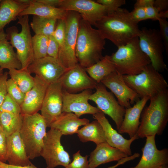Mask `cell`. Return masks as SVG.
I'll return each instance as SVG.
<instances>
[{"mask_svg":"<svg viewBox=\"0 0 168 168\" xmlns=\"http://www.w3.org/2000/svg\"><path fill=\"white\" fill-rule=\"evenodd\" d=\"M138 24L132 19L128 10L120 7L102 17L94 26L104 38L118 47L138 37L141 29Z\"/></svg>","mask_w":168,"mask_h":168,"instance_id":"obj_1","label":"cell"},{"mask_svg":"<svg viewBox=\"0 0 168 168\" xmlns=\"http://www.w3.org/2000/svg\"><path fill=\"white\" fill-rule=\"evenodd\" d=\"M149 100V104L144 107L141 113L140 124L136 134L138 138L162 135L168 122V89Z\"/></svg>","mask_w":168,"mask_h":168,"instance_id":"obj_2","label":"cell"},{"mask_svg":"<svg viewBox=\"0 0 168 168\" xmlns=\"http://www.w3.org/2000/svg\"><path fill=\"white\" fill-rule=\"evenodd\" d=\"M105 39L97 29L82 18L80 21L75 47L78 63L84 68L94 65L103 57Z\"/></svg>","mask_w":168,"mask_h":168,"instance_id":"obj_3","label":"cell"},{"mask_svg":"<svg viewBox=\"0 0 168 168\" xmlns=\"http://www.w3.org/2000/svg\"><path fill=\"white\" fill-rule=\"evenodd\" d=\"M118 48L109 56L115 71L122 75L138 74L151 64L149 58L140 48L138 37Z\"/></svg>","mask_w":168,"mask_h":168,"instance_id":"obj_4","label":"cell"},{"mask_svg":"<svg viewBox=\"0 0 168 168\" xmlns=\"http://www.w3.org/2000/svg\"><path fill=\"white\" fill-rule=\"evenodd\" d=\"M22 123L19 130L30 159L40 156L47 127L45 120L38 112L22 114Z\"/></svg>","mask_w":168,"mask_h":168,"instance_id":"obj_5","label":"cell"},{"mask_svg":"<svg viewBox=\"0 0 168 168\" xmlns=\"http://www.w3.org/2000/svg\"><path fill=\"white\" fill-rule=\"evenodd\" d=\"M127 85L139 96L152 98L168 89V83L163 75L151 64L140 73L134 75H123Z\"/></svg>","mask_w":168,"mask_h":168,"instance_id":"obj_6","label":"cell"},{"mask_svg":"<svg viewBox=\"0 0 168 168\" xmlns=\"http://www.w3.org/2000/svg\"><path fill=\"white\" fill-rule=\"evenodd\" d=\"M17 23L21 26V30L18 32L17 27H10L6 30L7 39L16 50L18 58L21 67V69H27L34 60L32 37L29 22L28 15L18 16Z\"/></svg>","mask_w":168,"mask_h":168,"instance_id":"obj_7","label":"cell"},{"mask_svg":"<svg viewBox=\"0 0 168 168\" xmlns=\"http://www.w3.org/2000/svg\"><path fill=\"white\" fill-rule=\"evenodd\" d=\"M82 17L77 12L68 11L65 18V35L63 42L60 47L58 59L67 69L78 63L75 54V47L79 26Z\"/></svg>","mask_w":168,"mask_h":168,"instance_id":"obj_8","label":"cell"},{"mask_svg":"<svg viewBox=\"0 0 168 168\" xmlns=\"http://www.w3.org/2000/svg\"><path fill=\"white\" fill-rule=\"evenodd\" d=\"M138 37L141 49L149 58L154 69L160 72L166 70L163 55L165 49L159 30L144 27Z\"/></svg>","mask_w":168,"mask_h":168,"instance_id":"obj_9","label":"cell"},{"mask_svg":"<svg viewBox=\"0 0 168 168\" xmlns=\"http://www.w3.org/2000/svg\"><path fill=\"white\" fill-rule=\"evenodd\" d=\"M61 132L50 128L46 133L40 153L46 164V168H54L58 166H66L71 161L69 154L61 143Z\"/></svg>","mask_w":168,"mask_h":168,"instance_id":"obj_10","label":"cell"},{"mask_svg":"<svg viewBox=\"0 0 168 168\" xmlns=\"http://www.w3.org/2000/svg\"><path fill=\"white\" fill-rule=\"evenodd\" d=\"M95 89L96 91L90 96L89 100L94 102L101 112L111 117L118 130L123 121L125 108L119 104L114 94L101 83H98Z\"/></svg>","mask_w":168,"mask_h":168,"instance_id":"obj_11","label":"cell"},{"mask_svg":"<svg viewBox=\"0 0 168 168\" xmlns=\"http://www.w3.org/2000/svg\"><path fill=\"white\" fill-rule=\"evenodd\" d=\"M58 8L77 12L83 19L93 26L108 14L104 6L91 0H61Z\"/></svg>","mask_w":168,"mask_h":168,"instance_id":"obj_12","label":"cell"},{"mask_svg":"<svg viewBox=\"0 0 168 168\" xmlns=\"http://www.w3.org/2000/svg\"><path fill=\"white\" fill-rule=\"evenodd\" d=\"M27 69L48 85L58 81L68 70L58 58L48 56L35 59Z\"/></svg>","mask_w":168,"mask_h":168,"instance_id":"obj_13","label":"cell"},{"mask_svg":"<svg viewBox=\"0 0 168 168\" xmlns=\"http://www.w3.org/2000/svg\"><path fill=\"white\" fill-rule=\"evenodd\" d=\"M63 92L60 79L48 86L40 110L47 127L62 112Z\"/></svg>","mask_w":168,"mask_h":168,"instance_id":"obj_14","label":"cell"},{"mask_svg":"<svg viewBox=\"0 0 168 168\" xmlns=\"http://www.w3.org/2000/svg\"><path fill=\"white\" fill-rule=\"evenodd\" d=\"M100 82L115 95L119 104L125 109L131 107L140 99L139 96L124 82L123 75L116 71L103 78Z\"/></svg>","mask_w":168,"mask_h":168,"instance_id":"obj_15","label":"cell"},{"mask_svg":"<svg viewBox=\"0 0 168 168\" xmlns=\"http://www.w3.org/2000/svg\"><path fill=\"white\" fill-rule=\"evenodd\" d=\"M59 79L63 90L70 93L93 89L98 83L88 75L85 68L78 63L68 69Z\"/></svg>","mask_w":168,"mask_h":168,"instance_id":"obj_16","label":"cell"},{"mask_svg":"<svg viewBox=\"0 0 168 168\" xmlns=\"http://www.w3.org/2000/svg\"><path fill=\"white\" fill-rule=\"evenodd\" d=\"M92 93L91 89L86 90L78 94L70 93L63 90L62 112L73 113L79 117L83 114L93 115L101 111L89 103V98Z\"/></svg>","mask_w":168,"mask_h":168,"instance_id":"obj_17","label":"cell"},{"mask_svg":"<svg viewBox=\"0 0 168 168\" xmlns=\"http://www.w3.org/2000/svg\"><path fill=\"white\" fill-rule=\"evenodd\" d=\"M156 135L147 137L144 146L142 148V157L135 166L129 168H159L168 165V149L160 150L155 142Z\"/></svg>","mask_w":168,"mask_h":168,"instance_id":"obj_18","label":"cell"},{"mask_svg":"<svg viewBox=\"0 0 168 168\" xmlns=\"http://www.w3.org/2000/svg\"><path fill=\"white\" fill-rule=\"evenodd\" d=\"M93 117L97 120L102 126L106 142L109 145L118 148L128 156L132 155L131 145L133 141L139 138L136 134L129 139L125 138L113 128L105 114L101 111L93 115Z\"/></svg>","mask_w":168,"mask_h":168,"instance_id":"obj_19","label":"cell"},{"mask_svg":"<svg viewBox=\"0 0 168 168\" xmlns=\"http://www.w3.org/2000/svg\"><path fill=\"white\" fill-rule=\"evenodd\" d=\"M32 88L25 94L21 114H32L40 110L49 85L35 75Z\"/></svg>","mask_w":168,"mask_h":168,"instance_id":"obj_20","label":"cell"},{"mask_svg":"<svg viewBox=\"0 0 168 168\" xmlns=\"http://www.w3.org/2000/svg\"><path fill=\"white\" fill-rule=\"evenodd\" d=\"M19 131L7 137L6 161L9 164L22 166L32 164L28 158Z\"/></svg>","mask_w":168,"mask_h":168,"instance_id":"obj_21","label":"cell"},{"mask_svg":"<svg viewBox=\"0 0 168 168\" xmlns=\"http://www.w3.org/2000/svg\"><path fill=\"white\" fill-rule=\"evenodd\" d=\"M150 99L148 97H143L136 102L133 107L125 109L123 121L118 130L119 133H127L130 138L136 134L140 124L141 113Z\"/></svg>","mask_w":168,"mask_h":168,"instance_id":"obj_22","label":"cell"},{"mask_svg":"<svg viewBox=\"0 0 168 168\" xmlns=\"http://www.w3.org/2000/svg\"><path fill=\"white\" fill-rule=\"evenodd\" d=\"M128 156L106 142L96 145L90 154L88 160L90 168H96L99 166L114 161H118Z\"/></svg>","mask_w":168,"mask_h":168,"instance_id":"obj_23","label":"cell"},{"mask_svg":"<svg viewBox=\"0 0 168 168\" xmlns=\"http://www.w3.org/2000/svg\"><path fill=\"white\" fill-rule=\"evenodd\" d=\"M86 118L80 119L73 113L62 112L51 124L49 128L60 131L62 135L76 133L79 127L89 123Z\"/></svg>","mask_w":168,"mask_h":168,"instance_id":"obj_24","label":"cell"},{"mask_svg":"<svg viewBox=\"0 0 168 168\" xmlns=\"http://www.w3.org/2000/svg\"><path fill=\"white\" fill-rule=\"evenodd\" d=\"M68 11L50 6L33 0L29 6L19 16L32 15L46 18L56 20L64 19Z\"/></svg>","mask_w":168,"mask_h":168,"instance_id":"obj_25","label":"cell"},{"mask_svg":"<svg viewBox=\"0 0 168 168\" xmlns=\"http://www.w3.org/2000/svg\"><path fill=\"white\" fill-rule=\"evenodd\" d=\"M29 5L20 3L15 0H2L0 7V32L5 26L16 20L19 14Z\"/></svg>","mask_w":168,"mask_h":168,"instance_id":"obj_26","label":"cell"},{"mask_svg":"<svg viewBox=\"0 0 168 168\" xmlns=\"http://www.w3.org/2000/svg\"><path fill=\"white\" fill-rule=\"evenodd\" d=\"M76 133L80 140L83 142L91 141L96 145L106 142L103 128L96 120L84 125Z\"/></svg>","mask_w":168,"mask_h":168,"instance_id":"obj_27","label":"cell"},{"mask_svg":"<svg viewBox=\"0 0 168 168\" xmlns=\"http://www.w3.org/2000/svg\"><path fill=\"white\" fill-rule=\"evenodd\" d=\"M21 66L13 47L7 39L0 42V68L20 69Z\"/></svg>","mask_w":168,"mask_h":168,"instance_id":"obj_28","label":"cell"},{"mask_svg":"<svg viewBox=\"0 0 168 168\" xmlns=\"http://www.w3.org/2000/svg\"><path fill=\"white\" fill-rule=\"evenodd\" d=\"M89 76L97 83L105 77L115 71V66L110 56L106 55L91 66L85 68Z\"/></svg>","mask_w":168,"mask_h":168,"instance_id":"obj_29","label":"cell"},{"mask_svg":"<svg viewBox=\"0 0 168 168\" xmlns=\"http://www.w3.org/2000/svg\"><path fill=\"white\" fill-rule=\"evenodd\" d=\"M11 78L16 84L21 91L26 94L33 87L35 78L28 72L27 69H12L8 72Z\"/></svg>","mask_w":168,"mask_h":168,"instance_id":"obj_30","label":"cell"},{"mask_svg":"<svg viewBox=\"0 0 168 168\" xmlns=\"http://www.w3.org/2000/svg\"><path fill=\"white\" fill-rule=\"evenodd\" d=\"M1 127L6 137L19 131L22 123L21 114L0 112Z\"/></svg>","mask_w":168,"mask_h":168,"instance_id":"obj_31","label":"cell"},{"mask_svg":"<svg viewBox=\"0 0 168 168\" xmlns=\"http://www.w3.org/2000/svg\"><path fill=\"white\" fill-rule=\"evenodd\" d=\"M57 20L34 15L30 26L35 34L52 36Z\"/></svg>","mask_w":168,"mask_h":168,"instance_id":"obj_32","label":"cell"},{"mask_svg":"<svg viewBox=\"0 0 168 168\" xmlns=\"http://www.w3.org/2000/svg\"><path fill=\"white\" fill-rule=\"evenodd\" d=\"M49 37L42 35L35 34L32 37V45L35 59L47 56Z\"/></svg>","mask_w":168,"mask_h":168,"instance_id":"obj_33","label":"cell"},{"mask_svg":"<svg viewBox=\"0 0 168 168\" xmlns=\"http://www.w3.org/2000/svg\"><path fill=\"white\" fill-rule=\"evenodd\" d=\"M7 94L21 106L24 100L25 94L11 78L7 81Z\"/></svg>","mask_w":168,"mask_h":168,"instance_id":"obj_34","label":"cell"},{"mask_svg":"<svg viewBox=\"0 0 168 168\" xmlns=\"http://www.w3.org/2000/svg\"><path fill=\"white\" fill-rule=\"evenodd\" d=\"M0 112H7L15 114H21V106L8 94L0 106Z\"/></svg>","mask_w":168,"mask_h":168,"instance_id":"obj_35","label":"cell"},{"mask_svg":"<svg viewBox=\"0 0 168 168\" xmlns=\"http://www.w3.org/2000/svg\"><path fill=\"white\" fill-rule=\"evenodd\" d=\"M73 161L64 168H90L89 166L88 156H82L80 151L73 155Z\"/></svg>","mask_w":168,"mask_h":168,"instance_id":"obj_36","label":"cell"},{"mask_svg":"<svg viewBox=\"0 0 168 168\" xmlns=\"http://www.w3.org/2000/svg\"><path fill=\"white\" fill-rule=\"evenodd\" d=\"M96 1L105 7L108 14L114 12L126 3L125 0H97Z\"/></svg>","mask_w":168,"mask_h":168,"instance_id":"obj_37","label":"cell"},{"mask_svg":"<svg viewBox=\"0 0 168 168\" xmlns=\"http://www.w3.org/2000/svg\"><path fill=\"white\" fill-rule=\"evenodd\" d=\"M57 21L52 36L58 42L60 47L63 42L65 37L66 23L65 19L58 20Z\"/></svg>","mask_w":168,"mask_h":168,"instance_id":"obj_38","label":"cell"},{"mask_svg":"<svg viewBox=\"0 0 168 168\" xmlns=\"http://www.w3.org/2000/svg\"><path fill=\"white\" fill-rule=\"evenodd\" d=\"M160 27L159 33L164 45L165 50L168 54V22L166 18L158 20Z\"/></svg>","mask_w":168,"mask_h":168,"instance_id":"obj_39","label":"cell"},{"mask_svg":"<svg viewBox=\"0 0 168 168\" xmlns=\"http://www.w3.org/2000/svg\"><path fill=\"white\" fill-rule=\"evenodd\" d=\"M60 46L53 36L49 37L47 49V56L58 58Z\"/></svg>","mask_w":168,"mask_h":168,"instance_id":"obj_40","label":"cell"},{"mask_svg":"<svg viewBox=\"0 0 168 168\" xmlns=\"http://www.w3.org/2000/svg\"><path fill=\"white\" fill-rule=\"evenodd\" d=\"M7 152V137L0 127V161L5 163Z\"/></svg>","mask_w":168,"mask_h":168,"instance_id":"obj_41","label":"cell"},{"mask_svg":"<svg viewBox=\"0 0 168 168\" xmlns=\"http://www.w3.org/2000/svg\"><path fill=\"white\" fill-rule=\"evenodd\" d=\"M8 73L5 72L0 76V106L7 94V82Z\"/></svg>","mask_w":168,"mask_h":168,"instance_id":"obj_42","label":"cell"},{"mask_svg":"<svg viewBox=\"0 0 168 168\" xmlns=\"http://www.w3.org/2000/svg\"><path fill=\"white\" fill-rule=\"evenodd\" d=\"M130 12L132 19L138 23L140 21L147 20L145 8H144L135 7Z\"/></svg>","mask_w":168,"mask_h":168,"instance_id":"obj_43","label":"cell"},{"mask_svg":"<svg viewBox=\"0 0 168 168\" xmlns=\"http://www.w3.org/2000/svg\"><path fill=\"white\" fill-rule=\"evenodd\" d=\"M145 8L147 20L151 19L156 21L161 18L160 12L153 5L147 7Z\"/></svg>","mask_w":168,"mask_h":168,"instance_id":"obj_44","label":"cell"},{"mask_svg":"<svg viewBox=\"0 0 168 168\" xmlns=\"http://www.w3.org/2000/svg\"><path fill=\"white\" fill-rule=\"evenodd\" d=\"M153 6L159 12L167 10L168 8V0H154Z\"/></svg>","mask_w":168,"mask_h":168,"instance_id":"obj_45","label":"cell"},{"mask_svg":"<svg viewBox=\"0 0 168 168\" xmlns=\"http://www.w3.org/2000/svg\"><path fill=\"white\" fill-rule=\"evenodd\" d=\"M154 0H137L134 4V8L143 7L145 8L147 7L153 6Z\"/></svg>","mask_w":168,"mask_h":168,"instance_id":"obj_46","label":"cell"},{"mask_svg":"<svg viewBox=\"0 0 168 168\" xmlns=\"http://www.w3.org/2000/svg\"><path fill=\"white\" fill-rule=\"evenodd\" d=\"M0 167L3 168H39L32 164L30 165L25 166L13 165L7 164L0 161Z\"/></svg>","mask_w":168,"mask_h":168,"instance_id":"obj_47","label":"cell"},{"mask_svg":"<svg viewBox=\"0 0 168 168\" xmlns=\"http://www.w3.org/2000/svg\"><path fill=\"white\" fill-rule=\"evenodd\" d=\"M36 1L50 6L58 8L61 0H36Z\"/></svg>","mask_w":168,"mask_h":168,"instance_id":"obj_48","label":"cell"},{"mask_svg":"<svg viewBox=\"0 0 168 168\" xmlns=\"http://www.w3.org/2000/svg\"><path fill=\"white\" fill-rule=\"evenodd\" d=\"M134 159V157L131 155L126 157L123 158L117 161V163L115 165L109 166L107 168H116L118 166L123 165L125 163L129 161L133 160Z\"/></svg>","mask_w":168,"mask_h":168,"instance_id":"obj_49","label":"cell"},{"mask_svg":"<svg viewBox=\"0 0 168 168\" xmlns=\"http://www.w3.org/2000/svg\"><path fill=\"white\" fill-rule=\"evenodd\" d=\"M15 1L20 3L29 5L33 0H15Z\"/></svg>","mask_w":168,"mask_h":168,"instance_id":"obj_50","label":"cell"},{"mask_svg":"<svg viewBox=\"0 0 168 168\" xmlns=\"http://www.w3.org/2000/svg\"><path fill=\"white\" fill-rule=\"evenodd\" d=\"M7 35L4 30L0 32V42L7 38Z\"/></svg>","mask_w":168,"mask_h":168,"instance_id":"obj_51","label":"cell"},{"mask_svg":"<svg viewBox=\"0 0 168 168\" xmlns=\"http://www.w3.org/2000/svg\"><path fill=\"white\" fill-rule=\"evenodd\" d=\"M3 73V69L0 68V76Z\"/></svg>","mask_w":168,"mask_h":168,"instance_id":"obj_52","label":"cell"},{"mask_svg":"<svg viewBox=\"0 0 168 168\" xmlns=\"http://www.w3.org/2000/svg\"><path fill=\"white\" fill-rule=\"evenodd\" d=\"M159 168H168V165H166L162 166L160 167Z\"/></svg>","mask_w":168,"mask_h":168,"instance_id":"obj_53","label":"cell"},{"mask_svg":"<svg viewBox=\"0 0 168 168\" xmlns=\"http://www.w3.org/2000/svg\"><path fill=\"white\" fill-rule=\"evenodd\" d=\"M1 2H2V0H0V6H1Z\"/></svg>","mask_w":168,"mask_h":168,"instance_id":"obj_54","label":"cell"},{"mask_svg":"<svg viewBox=\"0 0 168 168\" xmlns=\"http://www.w3.org/2000/svg\"><path fill=\"white\" fill-rule=\"evenodd\" d=\"M1 127L0 119V127Z\"/></svg>","mask_w":168,"mask_h":168,"instance_id":"obj_55","label":"cell"},{"mask_svg":"<svg viewBox=\"0 0 168 168\" xmlns=\"http://www.w3.org/2000/svg\"><path fill=\"white\" fill-rule=\"evenodd\" d=\"M0 168H2V167H0Z\"/></svg>","mask_w":168,"mask_h":168,"instance_id":"obj_56","label":"cell"}]
</instances>
